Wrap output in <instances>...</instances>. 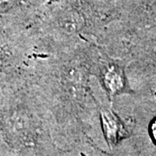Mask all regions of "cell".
I'll return each instance as SVG.
<instances>
[{
  "label": "cell",
  "mask_w": 156,
  "mask_h": 156,
  "mask_svg": "<svg viewBox=\"0 0 156 156\" xmlns=\"http://www.w3.org/2000/svg\"><path fill=\"white\" fill-rule=\"evenodd\" d=\"M12 37L0 33V85L20 76L21 59Z\"/></svg>",
  "instance_id": "3957f363"
},
{
  "label": "cell",
  "mask_w": 156,
  "mask_h": 156,
  "mask_svg": "<svg viewBox=\"0 0 156 156\" xmlns=\"http://www.w3.org/2000/svg\"><path fill=\"white\" fill-rule=\"evenodd\" d=\"M99 121L105 140L110 149L117 147L123 140L128 139L129 130L127 124L111 109L100 108Z\"/></svg>",
  "instance_id": "5b68a950"
},
{
  "label": "cell",
  "mask_w": 156,
  "mask_h": 156,
  "mask_svg": "<svg viewBox=\"0 0 156 156\" xmlns=\"http://www.w3.org/2000/svg\"><path fill=\"white\" fill-rule=\"evenodd\" d=\"M26 75L0 85V156H62Z\"/></svg>",
  "instance_id": "6da1fadb"
},
{
  "label": "cell",
  "mask_w": 156,
  "mask_h": 156,
  "mask_svg": "<svg viewBox=\"0 0 156 156\" xmlns=\"http://www.w3.org/2000/svg\"><path fill=\"white\" fill-rule=\"evenodd\" d=\"M40 0H0V33L12 36L14 25L32 21L39 13Z\"/></svg>",
  "instance_id": "7a4b0ae2"
},
{
  "label": "cell",
  "mask_w": 156,
  "mask_h": 156,
  "mask_svg": "<svg viewBox=\"0 0 156 156\" xmlns=\"http://www.w3.org/2000/svg\"><path fill=\"white\" fill-rule=\"evenodd\" d=\"M49 1H50V4H53V3H56V2H58L60 0H49Z\"/></svg>",
  "instance_id": "52a82bcc"
},
{
  "label": "cell",
  "mask_w": 156,
  "mask_h": 156,
  "mask_svg": "<svg viewBox=\"0 0 156 156\" xmlns=\"http://www.w3.org/2000/svg\"><path fill=\"white\" fill-rule=\"evenodd\" d=\"M149 132H150V136L153 141L156 144V118H154L153 122H151Z\"/></svg>",
  "instance_id": "8992f818"
},
{
  "label": "cell",
  "mask_w": 156,
  "mask_h": 156,
  "mask_svg": "<svg viewBox=\"0 0 156 156\" xmlns=\"http://www.w3.org/2000/svg\"><path fill=\"white\" fill-rule=\"evenodd\" d=\"M98 78L106 93L115 97L128 91V81L124 69L113 61H102L98 64Z\"/></svg>",
  "instance_id": "277c9868"
}]
</instances>
